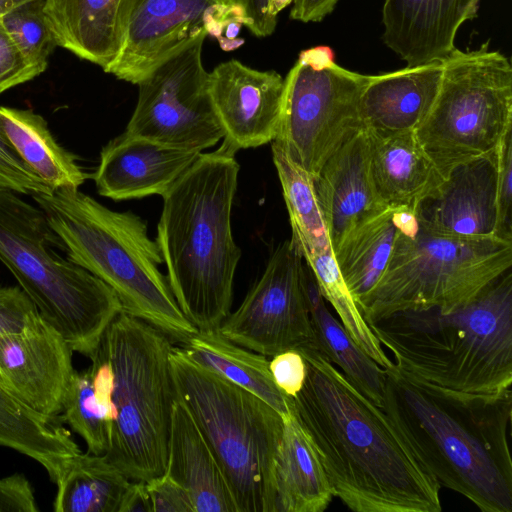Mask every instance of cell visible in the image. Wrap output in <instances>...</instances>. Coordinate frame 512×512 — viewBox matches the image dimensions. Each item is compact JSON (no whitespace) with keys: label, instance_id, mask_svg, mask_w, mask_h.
<instances>
[{"label":"cell","instance_id":"cell-26","mask_svg":"<svg viewBox=\"0 0 512 512\" xmlns=\"http://www.w3.org/2000/svg\"><path fill=\"white\" fill-rule=\"evenodd\" d=\"M415 214L408 208H385L350 230L333 251L357 306L381 278L399 231Z\"/></svg>","mask_w":512,"mask_h":512},{"label":"cell","instance_id":"cell-5","mask_svg":"<svg viewBox=\"0 0 512 512\" xmlns=\"http://www.w3.org/2000/svg\"><path fill=\"white\" fill-rule=\"evenodd\" d=\"M31 196L62 240L68 258L108 285L123 312L178 343L198 331L182 313L160 271L159 247L140 216L111 210L79 189Z\"/></svg>","mask_w":512,"mask_h":512},{"label":"cell","instance_id":"cell-24","mask_svg":"<svg viewBox=\"0 0 512 512\" xmlns=\"http://www.w3.org/2000/svg\"><path fill=\"white\" fill-rule=\"evenodd\" d=\"M271 485L274 512H323L334 497L318 452L292 410L283 417Z\"/></svg>","mask_w":512,"mask_h":512},{"label":"cell","instance_id":"cell-6","mask_svg":"<svg viewBox=\"0 0 512 512\" xmlns=\"http://www.w3.org/2000/svg\"><path fill=\"white\" fill-rule=\"evenodd\" d=\"M60 251L44 212L0 189V261L73 352L91 359L122 306L108 285Z\"/></svg>","mask_w":512,"mask_h":512},{"label":"cell","instance_id":"cell-23","mask_svg":"<svg viewBox=\"0 0 512 512\" xmlns=\"http://www.w3.org/2000/svg\"><path fill=\"white\" fill-rule=\"evenodd\" d=\"M370 174L375 193L385 208H408L419 203L443 177L420 146L414 132L381 136L367 131Z\"/></svg>","mask_w":512,"mask_h":512},{"label":"cell","instance_id":"cell-22","mask_svg":"<svg viewBox=\"0 0 512 512\" xmlns=\"http://www.w3.org/2000/svg\"><path fill=\"white\" fill-rule=\"evenodd\" d=\"M165 473L186 490L194 512H238L215 454L178 397L172 410Z\"/></svg>","mask_w":512,"mask_h":512},{"label":"cell","instance_id":"cell-36","mask_svg":"<svg viewBox=\"0 0 512 512\" xmlns=\"http://www.w3.org/2000/svg\"><path fill=\"white\" fill-rule=\"evenodd\" d=\"M0 189L19 194L50 193L47 185L20 157L3 129L0 119Z\"/></svg>","mask_w":512,"mask_h":512},{"label":"cell","instance_id":"cell-14","mask_svg":"<svg viewBox=\"0 0 512 512\" xmlns=\"http://www.w3.org/2000/svg\"><path fill=\"white\" fill-rule=\"evenodd\" d=\"M291 241L279 244L261 277L217 331L265 356L319 351L305 289V264Z\"/></svg>","mask_w":512,"mask_h":512},{"label":"cell","instance_id":"cell-12","mask_svg":"<svg viewBox=\"0 0 512 512\" xmlns=\"http://www.w3.org/2000/svg\"><path fill=\"white\" fill-rule=\"evenodd\" d=\"M244 23L237 0H124L123 45L104 72L137 85L202 35L225 51L239 48Z\"/></svg>","mask_w":512,"mask_h":512},{"label":"cell","instance_id":"cell-9","mask_svg":"<svg viewBox=\"0 0 512 512\" xmlns=\"http://www.w3.org/2000/svg\"><path fill=\"white\" fill-rule=\"evenodd\" d=\"M512 266V242L436 234L415 216L399 231L389 263L360 303L364 320L439 308L449 312L472 301Z\"/></svg>","mask_w":512,"mask_h":512},{"label":"cell","instance_id":"cell-11","mask_svg":"<svg viewBox=\"0 0 512 512\" xmlns=\"http://www.w3.org/2000/svg\"><path fill=\"white\" fill-rule=\"evenodd\" d=\"M370 77L338 65L330 47L316 46L301 51L284 78L273 141L313 179L345 142L364 129L360 99Z\"/></svg>","mask_w":512,"mask_h":512},{"label":"cell","instance_id":"cell-35","mask_svg":"<svg viewBox=\"0 0 512 512\" xmlns=\"http://www.w3.org/2000/svg\"><path fill=\"white\" fill-rule=\"evenodd\" d=\"M0 21L35 75L42 74L58 47L44 13V0L24 3L0 16Z\"/></svg>","mask_w":512,"mask_h":512},{"label":"cell","instance_id":"cell-17","mask_svg":"<svg viewBox=\"0 0 512 512\" xmlns=\"http://www.w3.org/2000/svg\"><path fill=\"white\" fill-rule=\"evenodd\" d=\"M497 149L453 167L417 206L420 224L440 235L498 238Z\"/></svg>","mask_w":512,"mask_h":512},{"label":"cell","instance_id":"cell-15","mask_svg":"<svg viewBox=\"0 0 512 512\" xmlns=\"http://www.w3.org/2000/svg\"><path fill=\"white\" fill-rule=\"evenodd\" d=\"M73 350L39 314L0 337V385L34 412L57 419L74 373Z\"/></svg>","mask_w":512,"mask_h":512},{"label":"cell","instance_id":"cell-8","mask_svg":"<svg viewBox=\"0 0 512 512\" xmlns=\"http://www.w3.org/2000/svg\"><path fill=\"white\" fill-rule=\"evenodd\" d=\"M170 367L176 396L209 443L238 512H274L272 466L283 418L265 401L191 361L173 346Z\"/></svg>","mask_w":512,"mask_h":512},{"label":"cell","instance_id":"cell-4","mask_svg":"<svg viewBox=\"0 0 512 512\" xmlns=\"http://www.w3.org/2000/svg\"><path fill=\"white\" fill-rule=\"evenodd\" d=\"M368 325L395 367L420 384L469 394L511 391L510 269L452 311L403 310Z\"/></svg>","mask_w":512,"mask_h":512},{"label":"cell","instance_id":"cell-21","mask_svg":"<svg viewBox=\"0 0 512 512\" xmlns=\"http://www.w3.org/2000/svg\"><path fill=\"white\" fill-rule=\"evenodd\" d=\"M443 62L371 75L360 99L364 129L381 136L415 132L436 99Z\"/></svg>","mask_w":512,"mask_h":512},{"label":"cell","instance_id":"cell-10","mask_svg":"<svg viewBox=\"0 0 512 512\" xmlns=\"http://www.w3.org/2000/svg\"><path fill=\"white\" fill-rule=\"evenodd\" d=\"M512 129V66L490 41L456 48L444 61L440 87L425 120L414 132L446 177L456 165L497 149Z\"/></svg>","mask_w":512,"mask_h":512},{"label":"cell","instance_id":"cell-37","mask_svg":"<svg viewBox=\"0 0 512 512\" xmlns=\"http://www.w3.org/2000/svg\"><path fill=\"white\" fill-rule=\"evenodd\" d=\"M497 205V237L512 242L511 201H512V129L509 130L499 146Z\"/></svg>","mask_w":512,"mask_h":512},{"label":"cell","instance_id":"cell-41","mask_svg":"<svg viewBox=\"0 0 512 512\" xmlns=\"http://www.w3.org/2000/svg\"><path fill=\"white\" fill-rule=\"evenodd\" d=\"M145 482L153 512H194L186 490L166 473Z\"/></svg>","mask_w":512,"mask_h":512},{"label":"cell","instance_id":"cell-20","mask_svg":"<svg viewBox=\"0 0 512 512\" xmlns=\"http://www.w3.org/2000/svg\"><path fill=\"white\" fill-rule=\"evenodd\" d=\"M313 180L332 251L355 226L385 209L372 184L365 129L345 142Z\"/></svg>","mask_w":512,"mask_h":512},{"label":"cell","instance_id":"cell-34","mask_svg":"<svg viewBox=\"0 0 512 512\" xmlns=\"http://www.w3.org/2000/svg\"><path fill=\"white\" fill-rule=\"evenodd\" d=\"M60 415L82 437L89 453H106L109 446V424L96 400L89 368L81 372L74 371Z\"/></svg>","mask_w":512,"mask_h":512},{"label":"cell","instance_id":"cell-27","mask_svg":"<svg viewBox=\"0 0 512 512\" xmlns=\"http://www.w3.org/2000/svg\"><path fill=\"white\" fill-rule=\"evenodd\" d=\"M180 349L194 363L265 401L282 418L290 414L289 400L275 384L267 356L231 342L217 330L197 331Z\"/></svg>","mask_w":512,"mask_h":512},{"label":"cell","instance_id":"cell-29","mask_svg":"<svg viewBox=\"0 0 512 512\" xmlns=\"http://www.w3.org/2000/svg\"><path fill=\"white\" fill-rule=\"evenodd\" d=\"M0 119L22 160L53 190L79 189L89 177L75 156L59 145L40 114L0 106Z\"/></svg>","mask_w":512,"mask_h":512},{"label":"cell","instance_id":"cell-38","mask_svg":"<svg viewBox=\"0 0 512 512\" xmlns=\"http://www.w3.org/2000/svg\"><path fill=\"white\" fill-rule=\"evenodd\" d=\"M39 312L20 287L0 286V337L21 331Z\"/></svg>","mask_w":512,"mask_h":512},{"label":"cell","instance_id":"cell-19","mask_svg":"<svg viewBox=\"0 0 512 512\" xmlns=\"http://www.w3.org/2000/svg\"><path fill=\"white\" fill-rule=\"evenodd\" d=\"M481 0H384L383 41L407 67L445 61L462 24L477 16Z\"/></svg>","mask_w":512,"mask_h":512},{"label":"cell","instance_id":"cell-2","mask_svg":"<svg viewBox=\"0 0 512 512\" xmlns=\"http://www.w3.org/2000/svg\"><path fill=\"white\" fill-rule=\"evenodd\" d=\"M384 410L436 478L484 512H512V393L448 392L385 369Z\"/></svg>","mask_w":512,"mask_h":512},{"label":"cell","instance_id":"cell-31","mask_svg":"<svg viewBox=\"0 0 512 512\" xmlns=\"http://www.w3.org/2000/svg\"><path fill=\"white\" fill-rule=\"evenodd\" d=\"M54 483L55 512H121L132 480L105 455L80 451L66 460Z\"/></svg>","mask_w":512,"mask_h":512},{"label":"cell","instance_id":"cell-33","mask_svg":"<svg viewBox=\"0 0 512 512\" xmlns=\"http://www.w3.org/2000/svg\"><path fill=\"white\" fill-rule=\"evenodd\" d=\"M303 260L311 269L322 296L332 305L353 341L382 368H390L393 362L360 313L338 269L333 251L309 254Z\"/></svg>","mask_w":512,"mask_h":512},{"label":"cell","instance_id":"cell-30","mask_svg":"<svg viewBox=\"0 0 512 512\" xmlns=\"http://www.w3.org/2000/svg\"><path fill=\"white\" fill-rule=\"evenodd\" d=\"M305 289L319 352L369 399L384 406L386 372L349 336L325 304L316 279L305 263Z\"/></svg>","mask_w":512,"mask_h":512},{"label":"cell","instance_id":"cell-7","mask_svg":"<svg viewBox=\"0 0 512 512\" xmlns=\"http://www.w3.org/2000/svg\"><path fill=\"white\" fill-rule=\"evenodd\" d=\"M172 340L121 311L99 348L113 371V417L104 454L129 479L165 473L176 391L170 367Z\"/></svg>","mask_w":512,"mask_h":512},{"label":"cell","instance_id":"cell-16","mask_svg":"<svg viewBox=\"0 0 512 512\" xmlns=\"http://www.w3.org/2000/svg\"><path fill=\"white\" fill-rule=\"evenodd\" d=\"M208 83L224 143L237 151L275 139L284 94V78L279 73L231 59L209 72Z\"/></svg>","mask_w":512,"mask_h":512},{"label":"cell","instance_id":"cell-32","mask_svg":"<svg viewBox=\"0 0 512 512\" xmlns=\"http://www.w3.org/2000/svg\"><path fill=\"white\" fill-rule=\"evenodd\" d=\"M271 150L289 214L292 245L302 258L332 250L313 178L275 141Z\"/></svg>","mask_w":512,"mask_h":512},{"label":"cell","instance_id":"cell-46","mask_svg":"<svg viewBox=\"0 0 512 512\" xmlns=\"http://www.w3.org/2000/svg\"><path fill=\"white\" fill-rule=\"evenodd\" d=\"M293 0H269V13L277 18L278 14L290 5Z\"/></svg>","mask_w":512,"mask_h":512},{"label":"cell","instance_id":"cell-43","mask_svg":"<svg viewBox=\"0 0 512 512\" xmlns=\"http://www.w3.org/2000/svg\"><path fill=\"white\" fill-rule=\"evenodd\" d=\"M244 13V26L257 37L271 35L277 18L269 13V0H237Z\"/></svg>","mask_w":512,"mask_h":512},{"label":"cell","instance_id":"cell-18","mask_svg":"<svg viewBox=\"0 0 512 512\" xmlns=\"http://www.w3.org/2000/svg\"><path fill=\"white\" fill-rule=\"evenodd\" d=\"M201 153L123 132L102 148L93 180L115 201L162 196Z\"/></svg>","mask_w":512,"mask_h":512},{"label":"cell","instance_id":"cell-25","mask_svg":"<svg viewBox=\"0 0 512 512\" xmlns=\"http://www.w3.org/2000/svg\"><path fill=\"white\" fill-rule=\"evenodd\" d=\"M124 0H44L57 46L105 70L124 39Z\"/></svg>","mask_w":512,"mask_h":512},{"label":"cell","instance_id":"cell-47","mask_svg":"<svg viewBox=\"0 0 512 512\" xmlns=\"http://www.w3.org/2000/svg\"><path fill=\"white\" fill-rule=\"evenodd\" d=\"M29 1L33 0H0V16Z\"/></svg>","mask_w":512,"mask_h":512},{"label":"cell","instance_id":"cell-1","mask_svg":"<svg viewBox=\"0 0 512 512\" xmlns=\"http://www.w3.org/2000/svg\"><path fill=\"white\" fill-rule=\"evenodd\" d=\"M305 383L290 408L334 496L356 512H440V485L399 427L319 351L300 352Z\"/></svg>","mask_w":512,"mask_h":512},{"label":"cell","instance_id":"cell-42","mask_svg":"<svg viewBox=\"0 0 512 512\" xmlns=\"http://www.w3.org/2000/svg\"><path fill=\"white\" fill-rule=\"evenodd\" d=\"M34 492L20 473L0 478V512H37Z\"/></svg>","mask_w":512,"mask_h":512},{"label":"cell","instance_id":"cell-13","mask_svg":"<svg viewBox=\"0 0 512 512\" xmlns=\"http://www.w3.org/2000/svg\"><path fill=\"white\" fill-rule=\"evenodd\" d=\"M206 37H199L137 84V103L124 132L199 152L224 138L202 60Z\"/></svg>","mask_w":512,"mask_h":512},{"label":"cell","instance_id":"cell-44","mask_svg":"<svg viewBox=\"0 0 512 512\" xmlns=\"http://www.w3.org/2000/svg\"><path fill=\"white\" fill-rule=\"evenodd\" d=\"M339 0H293L290 18L300 22H320L329 15Z\"/></svg>","mask_w":512,"mask_h":512},{"label":"cell","instance_id":"cell-45","mask_svg":"<svg viewBox=\"0 0 512 512\" xmlns=\"http://www.w3.org/2000/svg\"><path fill=\"white\" fill-rule=\"evenodd\" d=\"M121 512H153L145 481L132 480Z\"/></svg>","mask_w":512,"mask_h":512},{"label":"cell","instance_id":"cell-39","mask_svg":"<svg viewBox=\"0 0 512 512\" xmlns=\"http://www.w3.org/2000/svg\"><path fill=\"white\" fill-rule=\"evenodd\" d=\"M37 77L0 21V93Z\"/></svg>","mask_w":512,"mask_h":512},{"label":"cell","instance_id":"cell-40","mask_svg":"<svg viewBox=\"0 0 512 512\" xmlns=\"http://www.w3.org/2000/svg\"><path fill=\"white\" fill-rule=\"evenodd\" d=\"M269 369L275 384L288 398H294L305 383L307 365L297 350H286L272 356Z\"/></svg>","mask_w":512,"mask_h":512},{"label":"cell","instance_id":"cell-28","mask_svg":"<svg viewBox=\"0 0 512 512\" xmlns=\"http://www.w3.org/2000/svg\"><path fill=\"white\" fill-rule=\"evenodd\" d=\"M0 446L38 462L55 482L68 458L80 452L57 419L42 416L0 385Z\"/></svg>","mask_w":512,"mask_h":512},{"label":"cell","instance_id":"cell-3","mask_svg":"<svg viewBox=\"0 0 512 512\" xmlns=\"http://www.w3.org/2000/svg\"><path fill=\"white\" fill-rule=\"evenodd\" d=\"M222 143L201 153L162 195L156 243L182 313L198 331L217 330L230 314L241 250L231 227L239 164Z\"/></svg>","mask_w":512,"mask_h":512}]
</instances>
